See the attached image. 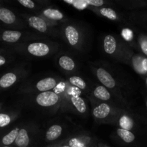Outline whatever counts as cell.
<instances>
[{"label": "cell", "mask_w": 147, "mask_h": 147, "mask_svg": "<svg viewBox=\"0 0 147 147\" xmlns=\"http://www.w3.org/2000/svg\"><path fill=\"white\" fill-rule=\"evenodd\" d=\"M59 100L57 93L51 91L42 92L36 98L37 104L43 107H48L56 104Z\"/></svg>", "instance_id": "6da1fadb"}, {"label": "cell", "mask_w": 147, "mask_h": 147, "mask_svg": "<svg viewBox=\"0 0 147 147\" xmlns=\"http://www.w3.org/2000/svg\"><path fill=\"white\" fill-rule=\"evenodd\" d=\"M27 50L32 55L42 57L45 56L50 52V48L46 44L42 42H34L30 44L27 47Z\"/></svg>", "instance_id": "7a4b0ae2"}, {"label": "cell", "mask_w": 147, "mask_h": 147, "mask_svg": "<svg viewBox=\"0 0 147 147\" xmlns=\"http://www.w3.org/2000/svg\"><path fill=\"white\" fill-rule=\"evenodd\" d=\"M97 76L100 82L109 88H113L116 85L114 79L111 74L103 68H98L97 70Z\"/></svg>", "instance_id": "3957f363"}, {"label": "cell", "mask_w": 147, "mask_h": 147, "mask_svg": "<svg viewBox=\"0 0 147 147\" xmlns=\"http://www.w3.org/2000/svg\"><path fill=\"white\" fill-rule=\"evenodd\" d=\"M56 86V80L53 78H46L42 79L40 80L37 83V88L40 91L46 92L48 91L49 90L52 88H54Z\"/></svg>", "instance_id": "277c9868"}, {"label": "cell", "mask_w": 147, "mask_h": 147, "mask_svg": "<svg viewBox=\"0 0 147 147\" xmlns=\"http://www.w3.org/2000/svg\"><path fill=\"white\" fill-rule=\"evenodd\" d=\"M65 36L71 45L74 46L79 40V34L77 30L73 26H67L65 29Z\"/></svg>", "instance_id": "5b68a950"}, {"label": "cell", "mask_w": 147, "mask_h": 147, "mask_svg": "<svg viewBox=\"0 0 147 147\" xmlns=\"http://www.w3.org/2000/svg\"><path fill=\"white\" fill-rule=\"evenodd\" d=\"M29 24L41 32H45L47 30V24L42 18L38 17H31L29 19Z\"/></svg>", "instance_id": "8992f818"}, {"label": "cell", "mask_w": 147, "mask_h": 147, "mask_svg": "<svg viewBox=\"0 0 147 147\" xmlns=\"http://www.w3.org/2000/svg\"><path fill=\"white\" fill-rule=\"evenodd\" d=\"M110 106L106 103H101L93 110V115L98 119H104L110 113Z\"/></svg>", "instance_id": "52a82bcc"}, {"label": "cell", "mask_w": 147, "mask_h": 147, "mask_svg": "<svg viewBox=\"0 0 147 147\" xmlns=\"http://www.w3.org/2000/svg\"><path fill=\"white\" fill-rule=\"evenodd\" d=\"M29 142H30V139L27 131L24 129L20 130L15 140L16 144L19 147H27L28 146Z\"/></svg>", "instance_id": "ba28073f"}, {"label": "cell", "mask_w": 147, "mask_h": 147, "mask_svg": "<svg viewBox=\"0 0 147 147\" xmlns=\"http://www.w3.org/2000/svg\"><path fill=\"white\" fill-rule=\"evenodd\" d=\"M116 49V39L111 35H107L104 39V50L108 54H113Z\"/></svg>", "instance_id": "9c48e42d"}, {"label": "cell", "mask_w": 147, "mask_h": 147, "mask_svg": "<svg viewBox=\"0 0 147 147\" xmlns=\"http://www.w3.org/2000/svg\"><path fill=\"white\" fill-rule=\"evenodd\" d=\"M16 20L14 13L6 8L0 9V20L7 24H11Z\"/></svg>", "instance_id": "30bf717a"}, {"label": "cell", "mask_w": 147, "mask_h": 147, "mask_svg": "<svg viewBox=\"0 0 147 147\" xmlns=\"http://www.w3.org/2000/svg\"><path fill=\"white\" fill-rule=\"evenodd\" d=\"M17 80V76L12 73H9L4 75L0 78V86L1 88H8L14 84Z\"/></svg>", "instance_id": "8fae6325"}, {"label": "cell", "mask_w": 147, "mask_h": 147, "mask_svg": "<svg viewBox=\"0 0 147 147\" xmlns=\"http://www.w3.org/2000/svg\"><path fill=\"white\" fill-rule=\"evenodd\" d=\"M62 127L59 125H53L47 130L46 133V138L49 141L57 139L61 135Z\"/></svg>", "instance_id": "7c38bea8"}, {"label": "cell", "mask_w": 147, "mask_h": 147, "mask_svg": "<svg viewBox=\"0 0 147 147\" xmlns=\"http://www.w3.org/2000/svg\"><path fill=\"white\" fill-rule=\"evenodd\" d=\"M21 32L18 31L7 30L2 34V40L7 42H15L21 37Z\"/></svg>", "instance_id": "4fadbf2b"}, {"label": "cell", "mask_w": 147, "mask_h": 147, "mask_svg": "<svg viewBox=\"0 0 147 147\" xmlns=\"http://www.w3.org/2000/svg\"><path fill=\"white\" fill-rule=\"evenodd\" d=\"M59 65L62 68L66 70H72L75 67L74 61L67 56H62L59 59Z\"/></svg>", "instance_id": "5bb4252c"}, {"label": "cell", "mask_w": 147, "mask_h": 147, "mask_svg": "<svg viewBox=\"0 0 147 147\" xmlns=\"http://www.w3.org/2000/svg\"><path fill=\"white\" fill-rule=\"evenodd\" d=\"M93 93H94V96L97 98L100 99V100H108L111 98V95L109 93V92L103 86H98L95 89Z\"/></svg>", "instance_id": "9a60e30c"}, {"label": "cell", "mask_w": 147, "mask_h": 147, "mask_svg": "<svg viewBox=\"0 0 147 147\" xmlns=\"http://www.w3.org/2000/svg\"><path fill=\"white\" fill-rule=\"evenodd\" d=\"M117 134L126 143H131L135 139V136L130 131L125 130V129H119L117 130Z\"/></svg>", "instance_id": "2e32d148"}, {"label": "cell", "mask_w": 147, "mask_h": 147, "mask_svg": "<svg viewBox=\"0 0 147 147\" xmlns=\"http://www.w3.org/2000/svg\"><path fill=\"white\" fill-rule=\"evenodd\" d=\"M71 101L73 103V106L76 108L78 111L80 113H83L86 111V106L84 100L80 98L79 96H73L71 98Z\"/></svg>", "instance_id": "e0dca14e"}, {"label": "cell", "mask_w": 147, "mask_h": 147, "mask_svg": "<svg viewBox=\"0 0 147 147\" xmlns=\"http://www.w3.org/2000/svg\"><path fill=\"white\" fill-rule=\"evenodd\" d=\"M19 131H20V130H19L18 128H16V129H13L8 134L4 136V138L2 139V143L4 145H10L11 144H12L16 140V139H17V136L18 135Z\"/></svg>", "instance_id": "ac0fdd59"}, {"label": "cell", "mask_w": 147, "mask_h": 147, "mask_svg": "<svg viewBox=\"0 0 147 147\" xmlns=\"http://www.w3.org/2000/svg\"><path fill=\"white\" fill-rule=\"evenodd\" d=\"M119 125L122 129L130 131L133 128V121L126 115H123L119 119Z\"/></svg>", "instance_id": "d6986e66"}, {"label": "cell", "mask_w": 147, "mask_h": 147, "mask_svg": "<svg viewBox=\"0 0 147 147\" xmlns=\"http://www.w3.org/2000/svg\"><path fill=\"white\" fill-rule=\"evenodd\" d=\"M43 14L48 18L54 20H60L63 18V14L60 11L54 9H47L43 11Z\"/></svg>", "instance_id": "ffe728a7"}, {"label": "cell", "mask_w": 147, "mask_h": 147, "mask_svg": "<svg viewBox=\"0 0 147 147\" xmlns=\"http://www.w3.org/2000/svg\"><path fill=\"white\" fill-rule=\"evenodd\" d=\"M66 3L72 4L74 7L77 8L78 9L83 10L86 9V7L88 6L87 1L86 0H72V1H69V0H65Z\"/></svg>", "instance_id": "44dd1931"}, {"label": "cell", "mask_w": 147, "mask_h": 147, "mask_svg": "<svg viewBox=\"0 0 147 147\" xmlns=\"http://www.w3.org/2000/svg\"><path fill=\"white\" fill-rule=\"evenodd\" d=\"M70 82L72 85L80 89H85L86 87V83L81 78L78 76H73L70 78Z\"/></svg>", "instance_id": "7402d4cb"}, {"label": "cell", "mask_w": 147, "mask_h": 147, "mask_svg": "<svg viewBox=\"0 0 147 147\" xmlns=\"http://www.w3.org/2000/svg\"><path fill=\"white\" fill-rule=\"evenodd\" d=\"M142 60H143V59L141 57H139V56H138V57L137 56H135V57H134L133 59H132V63H133V65L134 67L135 70H136L137 73H140V74L144 73L142 66Z\"/></svg>", "instance_id": "603a6c76"}, {"label": "cell", "mask_w": 147, "mask_h": 147, "mask_svg": "<svg viewBox=\"0 0 147 147\" xmlns=\"http://www.w3.org/2000/svg\"><path fill=\"white\" fill-rule=\"evenodd\" d=\"M100 14H102L104 17H107V18L110 19V20H115L117 18V15H116V13L115 12L114 10H113L112 9L110 8H102L100 10Z\"/></svg>", "instance_id": "cb8c5ba5"}, {"label": "cell", "mask_w": 147, "mask_h": 147, "mask_svg": "<svg viewBox=\"0 0 147 147\" xmlns=\"http://www.w3.org/2000/svg\"><path fill=\"white\" fill-rule=\"evenodd\" d=\"M121 35L123 38L127 41H130L133 39L134 34L132 30H131L129 28H125L122 30L121 32Z\"/></svg>", "instance_id": "d4e9b609"}, {"label": "cell", "mask_w": 147, "mask_h": 147, "mask_svg": "<svg viewBox=\"0 0 147 147\" xmlns=\"http://www.w3.org/2000/svg\"><path fill=\"white\" fill-rule=\"evenodd\" d=\"M11 121V119L7 114L1 113L0 114V127H4L7 126Z\"/></svg>", "instance_id": "484cf974"}, {"label": "cell", "mask_w": 147, "mask_h": 147, "mask_svg": "<svg viewBox=\"0 0 147 147\" xmlns=\"http://www.w3.org/2000/svg\"><path fill=\"white\" fill-rule=\"evenodd\" d=\"M69 146L70 147H86L84 143L79 141L78 139H72L69 142Z\"/></svg>", "instance_id": "4316f807"}, {"label": "cell", "mask_w": 147, "mask_h": 147, "mask_svg": "<svg viewBox=\"0 0 147 147\" xmlns=\"http://www.w3.org/2000/svg\"><path fill=\"white\" fill-rule=\"evenodd\" d=\"M19 2L27 8L32 9L34 7V3L31 0H19Z\"/></svg>", "instance_id": "83f0119b"}, {"label": "cell", "mask_w": 147, "mask_h": 147, "mask_svg": "<svg viewBox=\"0 0 147 147\" xmlns=\"http://www.w3.org/2000/svg\"><path fill=\"white\" fill-rule=\"evenodd\" d=\"M88 5H93L95 7H100L104 4L103 0H86Z\"/></svg>", "instance_id": "f1b7e54d"}, {"label": "cell", "mask_w": 147, "mask_h": 147, "mask_svg": "<svg viewBox=\"0 0 147 147\" xmlns=\"http://www.w3.org/2000/svg\"><path fill=\"white\" fill-rule=\"evenodd\" d=\"M141 48L145 55H147V37H144L140 41Z\"/></svg>", "instance_id": "f546056e"}, {"label": "cell", "mask_w": 147, "mask_h": 147, "mask_svg": "<svg viewBox=\"0 0 147 147\" xmlns=\"http://www.w3.org/2000/svg\"><path fill=\"white\" fill-rule=\"evenodd\" d=\"M64 88H65V83H60L58 84V86H57V87H55V91L56 93H61V92L64 90Z\"/></svg>", "instance_id": "4dcf8cb0"}, {"label": "cell", "mask_w": 147, "mask_h": 147, "mask_svg": "<svg viewBox=\"0 0 147 147\" xmlns=\"http://www.w3.org/2000/svg\"><path fill=\"white\" fill-rule=\"evenodd\" d=\"M142 69H143L144 73H146L147 72V58H144L142 60Z\"/></svg>", "instance_id": "1f68e13d"}, {"label": "cell", "mask_w": 147, "mask_h": 147, "mask_svg": "<svg viewBox=\"0 0 147 147\" xmlns=\"http://www.w3.org/2000/svg\"><path fill=\"white\" fill-rule=\"evenodd\" d=\"M5 62H6L5 58H4V57H2V56H0V66L4 65V63H5Z\"/></svg>", "instance_id": "d6a6232c"}, {"label": "cell", "mask_w": 147, "mask_h": 147, "mask_svg": "<svg viewBox=\"0 0 147 147\" xmlns=\"http://www.w3.org/2000/svg\"><path fill=\"white\" fill-rule=\"evenodd\" d=\"M62 147H70V146H62Z\"/></svg>", "instance_id": "836d02e7"}, {"label": "cell", "mask_w": 147, "mask_h": 147, "mask_svg": "<svg viewBox=\"0 0 147 147\" xmlns=\"http://www.w3.org/2000/svg\"><path fill=\"white\" fill-rule=\"evenodd\" d=\"M146 107H147V101H146Z\"/></svg>", "instance_id": "e575fe53"}, {"label": "cell", "mask_w": 147, "mask_h": 147, "mask_svg": "<svg viewBox=\"0 0 147 147\" xmlns=\"http://www.w3.org/2000/svg\"><path fill=\"white\" fill-rule=\"evenodd\" d=\"M146 84H147V79H146Z\"/></svg>", "instance_id": "d590c367"}, {"label": "cell", "mask_w": 147, "mask_h": 147, "mask_svg": "<svg viewBox=\"0 0 147 147\" xmlns=\"http://www.w3.org/2000/svg\"><path fill=\"white\" fill-rule=\"evenodd\" d=\"M4 147H7V146H4Z\"/></svg>", "instance_id": "8d00e7d4"}]
</instances>
